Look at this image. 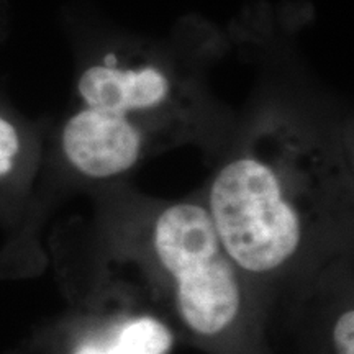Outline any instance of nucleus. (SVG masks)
<instances>
[{
	"instance_id": "1",
	"label": "nucleus",
	"mask_w": 354,
	"mask_h": 354,
	"mask_svg": "<svg viewBox=\"0 0 354 354\" xmlns=\"http://www.w3.org/2000/svg\"><path fill=\"white\" fill-rule=\"evenodd\" d=\"M325 158L312 135L276 118L220 167L205 205L238 268L274 272L297 253L325 183Z\"/></svg>"
},
{
	"instance_id": "6",
	"label": "nucleus",
	"mask_w": 354,
	"mask_h": 354,
	"mask_svg": "<svg viewBox=\"0 0 354 354\" xmlns=\"http://www.w3.org/2000/svg\"><path fill=\"white\" fill-rule=\"evenodd\" d=\"M21 138L10 118L0 113V179L13 169L20 156Z\"/></svg>"
},
{
	"instance_id": "5",
	"label": "nucleus",
	"mask_w": 354,
	"mask_h": 354,
	"mask_svg": "<svg viewBox=\"0 0 354 354\" xmlns=\"http://www.w3.org/2000/svg\"><path fill=\"white\" fill-rule=\"evenodd\" d=\"M107 343L113 354H167L174 338L165 323L145 315L123 323Z\"/></svg>"
},
{
	"instance_id": "4",
	"label": "nucleus",
	"mask_w": 354,
	"mask_h": 354,
	"mask_svg": "<svg viewBox=\"0 0 354 354\" xmlns=\"http://www.w3.org/2000/svg\"><path fill=\"white\" fill-rule=\"evenodd\" d=\"M149 123L125 115L81 107L66 120L61 148L71 166L88 179H112L143 156Z\"/></svg>"
},
{
	"instance_id": "2",
	"label": "nucleus",
	"mask_w": 354,
	"mask_h": 354,
	"mask_svg": "<svg viewBox=\"0 0 354 354\" xmlns=\"http://www.w3.org/2000/svg\"><path fill=\"white\" fill-rule=\"evenodd\" d=\"M153 248L174 282L177 310L189 330L215 336L233 325L241 308L238 266L221 245L207 205L165 207L154 220Z\"/></svg>"
},
{
	"instance_id": "3",
	"label": "nucleus",
	"mask_w": 354,
	"mask_h": 354,
	"mask_svg": "<svg viewBox=\"0 0 354 354\" xmlns=\"http://www.w3.org/2000/svg\"><path fill=\"white\" fill-rule=\"evenodd\" d=\"M81 107L125 115L151 123L189 104V91L177 73L146 53L110 50L79 74Z\"/></svg>"
},
{
	"instance_id": "8",
	"label": "nucleus",
	"mask_w": 354,
	"mask_h": 354,
	"mask_svg": "<svg viewBox=\"0 0 354 354\" xmlns=\"http://www.w3.org/2000/svg\"><path fill=\"white\" fill-rule=\"evenodd\" d=\"M73 354H113L107 342H87L82 343Z\"/></svg>"
},
{
	"instance_id": "7",
	"label": "nucleus",
	"mask_w": 354,
	"mask_h": 354,
	"mask_svg": "<svg viewBox=\"0 0 354 354\" xmlns=\"http://www.w3.org/2000/svg\"><path fill=\"white\" fill-rule=\"evenodd\" d=\"M333 344L336 354H354V312L348 310L333 326Z\"/></svg>"
}]
</instances>
